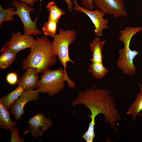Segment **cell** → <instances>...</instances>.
Masks as SVG:
<instances>
[{
	"label": "cell",
	"mask_w": 142,
	"mask_h": 142,
	"mask_svg": "<svg viewBox=\"0 0 142 142\" xmlns=\"http://www.w3.org/2000/svg\"><path fill=\"white\" fill-rule=\"evenodd\" d=\"M105 40L101 41L98 37L95 38L90 44V50L92 53V62L102 63L103 55V47Z\"/></svg>",
	"instance_id": "13"
},
{
	"label": "cell",
	"mask_w": 142,
	"mask_h": 142,
	"mask_svg": "<svg viewBox=\"0 0 142 142\" xmlns=\"http://www.w3.org/2000/svg\"><path fill=\"white\" fill-rule=\"evenodd\" d=\"M0 68L4 69L8 67L14 60L17 53L5 46L1 50Z\"/></svg>",
	"instance_id": "16"
},
{
	"label": "cell",
	"mask_w": 142,
	"mask_h": 142,
	"mask_svg": "<svg viewBox=\"0 0 142 142\" xmlns=\"http://www.w3.org/2000/svg\"><path fill=\"white\" fill-rule=\"evenodd\" d=\"M46 8L49 13L48 20H52L58 22L61 16L66 13L65 12L59 8L53 1L49 2Z\"/></svg>",
	"instance_id": "18"
},
{
	"label": "cell",
	"mask_w": 142,
	"mask_h": 142,
	"mask_svg": "<svg viewBox=\"0 0 142 142\" xmlns=\"http://www.w3.org/2000/svg\"><path fill=\"white\" fill-rule=\"evenodd\" d=\"M140 92L128 109L127 113L131 115L132 120L135 122L138 114L142 111V84L139 83Z\"/></svg>",
	"instance_id": "15"
},
{
	"label": "cell",
	"mask_w": 142,
	"mask_h": 142,
	"mask_svg": "<svg viewBox=\"0 0 142 142\" xmlns=\"http://www.w3.org/2000/svg\"><path fill=\"white\" fill-rule=\"evenodd\" d=\"M81 3L84 8L90 10H93L95 8L93 0H80Z\"/></svg>",
	"instance_id": "24"
},
{
	"label": "cell",
	"mask_w": 142,
	"mask_h": 142,
	"mask_svg": "<svg viewBox=\"0 0 142 142\" xmlns=\"http://www.w3.org/2000/svg\"><path fill=\"white\" fill-rule=\"evenodd\" d=\"M36 40L29 54L23 61L22 68L24 70L30 67L36 68L39 73H42L55 64L57 56L53 50L52 42L46 36L36 37Z\"/></svg>",
	"instance_id": "2"
},
{
	"label": "cell",
	"mask_w": 142,
	"mask_h": 142,
	"mask_svg": "<svg viewBox=\"0 0 142 142\" xmlns=\"http://www.w3.org/2000/svg\"><path fill=\"white\" fill-rule=\"evenodd\" d=\"M73 1L74 4L75 5V6H76L78 4L77 3L76 0H73Z\"/></svg>",
	"instance_id": "27"
},
{
	"label": "cell",
	"mask_w": 142,
	"mask_h": 142,
	"mask_svg": "<svg viewBox=\"0 0 142 142\" xmlns=\"http://www.w3.org/2000/svg\"><path fill=\"white\" fill-rule=\"evenodd\" d=\"M16 123L12 120L8 110L0 103V127L10 130L16 126Z\"/></svg>",
	"instance_id": "17"
},
{
	"label": "cell",
	"mask_w": 142,
	"mask_h": 142,
	"mask_svg": "<svg viewBox=\"0 0 142 142\" xmlns=\"http://www.w3.org/2000/svg\"><path fill=\"white\" fill-rule=\"evenodd\" d=\"M57 22L48 20L45 22L42 27V31L45 36H50L53 38L57 34Z\"/></svg>",
	"instance_id": "21"
},
{
	"label": "cell",
	"mask_w": 142,
	"mask_h": 142,
	"mask_svg": "<svg viewBox=\"0 0 142 142\" xmlns=\"http://www.w3.org/2000/svg\"><path fill=\"white\" fill-rule=\"evenodd\" d=\"M65 2L68 7V11L71 12H72L73 9V3L72 1L70 0H64Z\"/></svg>",
	"instance_id": "25"
},
{
	"label": "cell",
	"mask_w": 142,
	"mask_h": 142,
	"mask_svg": "<svg viewBox=\"0 0 142 142\" xmlns=\"http://www.w3.org/2000/svg\"><path fill=\"white\" fill-rule=\"evenodd\" d=\"M141 30V27H129L120 31V36L118 38L123 42L124 47L118 51L119 56L117 61V65L125 74L132 75L136 71V68L133 64V60L140 53L135 50H131L130 48V45L133 36Z\"/></svg>",
	"instance_id": "3"
},
{
	"label": "cell",
	"mask_w": 142,
	"mask_h": 142,
	"mask_svg": "<svg viewBox=\"0 0 142 142\" xmlns=\"http://www.w3.org/2000/svg\"><path fill=\"white\" fill-rule=\"evenodd\" d=\"M28 124L32 135L36 138L52 126L53 122L43 114L39 113L30 118L28 121Z\"/></svg>",
	"instance_id": "10"
},
{
	"label": "cell",
	"mask_w": 142,
	"mask_h": 142,
	"mask_svg": "<svg viewBox=\"0 0 142 142\" xmlns=\"http://www.w3.org/2000/svg\"><path fill=\"white\" fill-rule=\"evenodd\" d=\"M19 1L25 3L29 6H33L35 2L38 1L39 0H19Z\"/></svg>",
	"instance_id": "26"
},
{
	"label": "cell",
	"mask_w": 142,
	"mask_h": 142,
	"mask_svg": "<svg viewBox=\"0 0 142 142\" xmlns=\"http://www.w3.org/2000/svg\"><path fill=\"white\" fill-rule=\"evenodd\" d=\"M12 4L16 8L15 14L17 15L21 20L24 27V34L36 36L42 34V32L38 30L37 27L38 17L33 21L30 16L31 12L35 9L20 1L13 0Z\"/></svg>",
	"instance_id": "6"
},
{
	"label": "cell",
	"mask_w": 142,
	"mask_h": 142,
	"mask_svg": "<svg viewBox=\"0 0 142 142\" xmlns=\"http://www.w3.org/2000/svg\"><path fill=\"white\" fill-rule=\"evenodd\" d=\"M80 104L90 110L91 114L88 117L91 121H95L97 116L102 114L105 122L118 133L115 124L119 126L118 121L120 120L121 118L116 109V104L114 97L109 90L105 88H89L80 92L71 103L73 106Z\"/></svg>",
	"instance_id": "1"
},
{
	"label": "cell",
	"mask_w": 142,
	"mask_h": 142,
	"mask_svg": "<svg viewBox=\"0 0 142 142\" xmlns=\"http://www.w3.org/2000/svg\"><path fill=\"white\" fill-rule=\"evenodd\" d=\"M39 93L37 89L25 90L13 103L10 108V113L13 115L16 121H19L24 114L25 105L30 101L37 100Z\"/></svg>",
	"instance_id": "9"
},
{
	"label": "cell",
	"mask_w": 142,
	"mask_h": 142,
	"mask_svg": "<svg viewBox=\"0 0 142 142\" xmlns=\"http://www.w3.org/2000/svg\"><path fill=\"white\" fill-rule=\"evenodd\" d=\"M37 69L30 67L26 71L19 79L17 84L18 85L22 87L25 90L34 89L37 88L39 79Z\"/></svg>",
	"instance_id": "12"
},
{
	"label": "cell",
	"mask_w": 142,
	"mask_h": 142,
	"mask_svg": "<svg viewBox=\"0 0 142 142\" xmlns=\"http://www.w3.org/2000/svg\"><path fill=\"white\" fill-rule=\"evenodd\" d=\"M16 9L14 8L9 7L7 9H4L0 6V25L2 23L6 21H13L14 19L13 17L15 14Z\"/></svg>",
	"instance_id": "20"
},
{
	"label": "cell",
	"mask_w": 142,
	"mask_h": 142,
	"mask_svg": "<svg viewBox=\"0 0 142 142\" xmlns=\"http://www.w3.org/2000/svg\"></svg>",
	"instance_id": "29"
},
{
	"label": "cell",
	"mask_w": 142,
	"mask_h": 142,
	"mask_svg": "<svg viewBox=\"0 0 142 142\" xmlns=\"http://www.w3.org/2000/svg\"><path fill=\"white\" fill-rule=\"evenodd\" d=\"M7 83L11 85H14L17 83L18 79L17 74L13 72H11L7 74L6 78Z\"/></svg>",
	"instance_id": "23"
},
{
	"label": "cell",
	"mask_w": 142,
	"mask_h": 142,
	"mask_svg": "<svg viewBox=\"0 0 142 142\" xmlns=\"http://www.w3.org/2000/svg\"><path fill=\"white\" fill-rule=\"evenodd\" d=\"M58 30L59 33L53 38L52 48L67 74L66 68L67 63L70 62L75 64L69 57V46L75 40L77 35L75 31L73 30H64L59 28Z\"/></svg>",
	"instance_id": "5"
},
{
	"label": "cell",
	"mask_w": 142,
	"mask_h": 142,
	"mask_svg": "<svg viewBox=\"0 0 142 142\" xmlns=\"http://www.w3.org/2000/svg\"><path fill=\"white\" fill-rule=\"evenodd\" d=\"M36 42L31 36L21 34V32L12 33L11 39L7 43V47L17 53L27 48H31Z\"/></svg>",
	"instance_id": "11"
},
{
	"label": "cell",
	"mask_w": 142,
	"mask_h": 142,
	"mask_svg": "<svg viewBox=\"0 0 142 142\" xmlns=\"http://www.w3.org/2000/svg\"><path fill=\"white\" fill-rule=\"evenodd\" d=\"M95 7L105 14L116 18L127 16L128 14L124 0H93Z\"/></svg>",
	"instance_id": "7"
},
{
	"label": "cell",
	"mask_w": 142,
	"mask_h": 142,
	"mask_svg": "<svg viewBox=\"0 0 142 142\" xmlns=\"http://www.w3.org/2000/svg\"><path fill=\"white\" fill-rule=\"evenodd\" d=\"M73 9L75 11L84 13L89 17L94 26V34L97 37L102 36L103 30L109 29L108 26L109 20L104 18L105 14L100 11L99 9L89 10L78 4L75 6Z\"/></svg>",
	"instance_id": "8"
},
{
	"label": "cell",
	"mask_w": 142,
	"mask_h": 142,
	"mask_svg": "<svg viewBox=\"0 0 142 142\" xmlns=\"http://www.w3.org/2000/svg\"><path fill=\"white\" fill-rule=\"evenodd\" d=\"M138 116L142 118V113H139L138 115Z\"/></svg>",
	"instance_id": "28"
},
{
	"label": "cell",
	"mask_w": 142,
	"mask_h": 142,
	"mask_svg": "<svg viewBox=\"0 0 142 142\" xmlns=\"http://www.w3.org/2000/svg\"><path fill=\"white\" fill-rule=\"evenodd\" d=\"M25 90L22 87L18 85L13 90L1 98L0 103L8 110Z\"/></svg>",
	"instance_id": "14"
},
{
	"label": "cell",
	"mask_w": 142,
	"mask_h": 142,
	"mask_svg": "<svg viewBox=\"0 0 142 142\" xmlns=\"http://www.w3.org/2000/svg\"><path fill=\"white\" fill-rule=\"evenodd\" d=\"M43 73L37 89L39 93H48L50 96L57 94L64 88L65 81L70 88L75 87V83L69 78L63 67L56 70L48 68Z\"/></svg>",
	"instance_id": "4"
},
{
	"label": "cell",
	"mask_w": 142,
	"mask_h": 142,
	"mask_svg": "<svg viewBox=\"0 0 142 142\" xmlns=\"http://www.w3.org/2000/svg\"><path fill=\"white\" fill-rule=\"evenodd\" d=\"M89 68V71L96 79L102 78L109 71L102 63L92 62Z\"/></svg>",
	"instance_id": "19"
},
{
	"label": "cell",
	"mask_w": 142,
	"mask_h": 142,
	"mask_svg": "<svg viewBox=\"0 0 142 142\" xmlns=\"http://www.w3.org/2000/svg\"><path fill=\"white\" fill-rule=\"evenodd\" d=\"M11 142L24 141V139L21 138L19 136V129L18 127L16 126L11 130Z\"/></svg>",
	"instance_id": "22"
}]
</instances>
